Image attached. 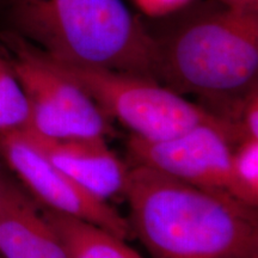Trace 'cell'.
<instances>
[{"label": "cell", "mask_w": 258, "mask_h": 258, "mask_svg": "<svg viewBox=\"0 0 258 258\" xmlns=\"http://www.w3.org/2000/svg\"><path fill=\"white\" fill-rule=\"evenodd\" d=\"M133 233L151 258H247L258 251L257 208L133 166L125 190Z\"/></svg>", "instance_id": "6da1fadb"}, {"label": "cell", "mask_w": 258, "mask_h": 258, "mask_svg": "<svg viewBox=\"0 0 258 258\" xmlns=\"http://www.w3.org/2000/svg\"><path fill=\"white\" fill-rule=\"evenodd\" d=\"M16 34L61 63L157 80V41L122 0H14Z\"/></svg>", "instance_id": "7a4b0ae2"}, {"label": "cell", "mask_w": 258, "mask_h": 258, "mask_svg": "<svg viewBox=\"0 0 258 258\" xmlns=\"http://www.w3.org/2000/svg\"><path fill=\"white\" fill-rule=\"evenodd\" d=\"M156 41L157 82L200 97L222 120L258 85V14L224 8Z\"/></svg>", "instance_id": "3957f363"}, {"label": "cell", "mask_w": 258, "mask_h": 258, "mask_svg": "<svg viewBox=\"0 0 258 258\" xmlns=\"http://www.w3.org/2000/svg\"><path fill=\"white\" fill-rule=\"evenodd\" d=\"M50 61L91 97L106 117L117 120L141 140L176 137L219 117L154 79Z\"/></svg>", "instance_id": "277c9868"}, {"label": "cell", "mask_w": 258, "mask_h": 258, "mask_svg": "<svg viewBox=\"0 0 258 258\" xmlns=\"http://www.w3.org/2000/svg\"><path fill=\"white\" fill-rule=\"evenodd\" d=\"M2 41L29 105V122L24 128L50 139L110 134L104 112L49 57L16 32L5 34Z\"/></svg>", "instance_id": "5b68a950"}, {"label": "cell", "mask_w": 258, "mask_h": 258, "mask_svg": "<svg viewBox=\"0 0 258 258\" xmlns=\"http://www.w3.org/2000/svg\"><path fill=\"white\" fill-rule=\"evenodd\" d=\"M233 132L220 117L158 141L129 139L133 166H145L207 191L230 195ZM233 199V198H232Z\"/></svg>", "instance_id": "8992f818"}, {"label": "cell", "mask_w": 258, "mask_h": 258, "mask_svg": "<svg viewBox=\"0 0 258 258\" xmlns=\"http://www.w3.org/2000/svg\"><path fill=\"white\" fill-rule=\"evenodd\" d=\"M0 153L48 211L89 222L124 240L133 234L128 219L54 166L28 140L22 129L0 134Z\"/></svg>", "instance_id": "52a82bcc"}, {"label": "cell", "mask_w": 258, "mask_h": 258, "mask_svg": "<svg viewBox=\"0 0 258 258\" xmlns=\"http://www.w3.org/2000/svg\"><path fill=\"white\" fill-rule=\"evenodd\" d=\"M22 132L54 166L96 199L109 203L125 196L131 169L109 148L105 138L50 139L27 128Z\"/></svg>", "instance_id": "ba28073f"}, {"label": "cell", "mask_w": 258, "mask_h": 258, "mask_svg": "<svg viewBox=\"0 0 258 258\" xmlns=\"http://www.w3.org/2000/svg\"><path fill=\"white\" fill-rule=\"evenodd\" d=\"M0 257L69 258L59 237L31 200L0 176Z\"/></svg>", "instance_id": "9c48e42d"}, {"label": "cell", "mask_w": 258, "mask_h": 258, "mask_svg": "<svg viewBox=\"0 0 258 258\" xmlns=\"http://www.w3.org/2000/svg\"><path fill=\"white\" fill-rule=\"evenodd\" d=\"M69 258H145L110 232L59 213L44 209Z\"/></svg>", "instance_id": "30bf717a"}, {"label": "cell", "mask_w": 258, "mask_h": 258, "mask_svg": "<svg viewBox=\"0 0 258 258\" xmlns=\"http://www.w3.org/2000/svg\"><path fill=\"white\" fill-rule=\"evenodd\" d=\"M230 195L249 207L258 206V139H246L233 147Z\"/></svg>", "instance_id": "8fae6325"}, {"label": "cell", "mask_w": 258, "mask_h": 258, "mask_svg": "<svg viewBox=\"0 0 258 258\" xmlns=\"http://www.w3.org/2000/svg\"><path fill=\"white\" fill-rule=\"evenodd\" d=\"M29 122V105L14 70L0 55V134L22 129Z\"/></svg>", "instance_id": "7c38bea8"}, {"label": "cell", "mask_w": 258, "mask_h": 258, "mask_svg": "<svg viewBox=\"0 0 258 258\" xmlns=\"http://www.w3.org/2000/svg\"><path fill=\"white\" fill-rule=\"evenodd\" d=\"M134 2L145 14L150 16H164L182 9L191 0H134Z\"/></svg>", "instance_id": "4fadbf2b"}, {"label": "cell", "mask_w": 258, "mask_h": 258, "mask_svg": "<svg viewBox=\"0 0 258 258\" xmlns=\"http://www.w3.org/2000/svg\"><path fill=\"white\" fill-rule=\"evenodd\" d=\"M224 8L241 12H253L258 14V0H218Z\"/></svg>", "instance_id": "5bb4252c"}, {"label": "cell", "mask_w": 258, "mask_h": 258, "mask_svg": "<svg viewBox=\"0 0 258 258\" xmlns=\"http://www.w3.org/2000/svg\"><path fill=\"white\" fill-rule=\"evenodd\" d=\"M247 258H258V251H256V252H253V253H251Z\"/></svg>", "instance_id": "9a60e30c"}, {"label": "cell", "mask_w": 258, "mask_h": 258, "mask_svg": "<svg viewBox=\"0 0 258 258\" xmlns=\"http://www.w3.org/2000/svg\"><path fill=\"white\" fill-rule=\"evenodd\" d=\"M0 258H2V257H0Z\"/></svg>", "instance_id": "2e32d148"}, {"label": "cell", "mask_w": 258, "mask_h": 258, "mask_svg": "<svg viewBox=\"0 0 258 258\" xmlns=\"http://www.w3.org/2000/svg\"><path fill=\"white\" fill-rule=\"evenodd\" d=\"M0 176H2V175H0Z\"/></svg>", "instance_id": "e0dca14e"}]
</instances>
